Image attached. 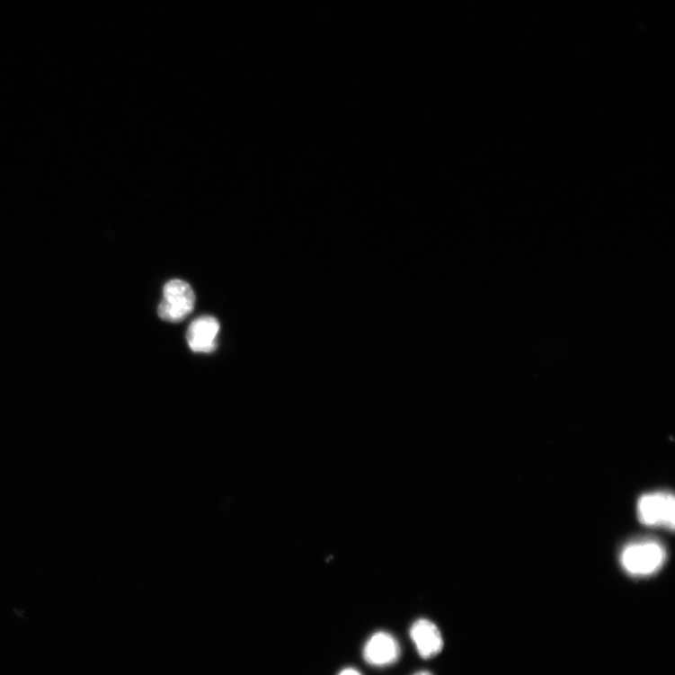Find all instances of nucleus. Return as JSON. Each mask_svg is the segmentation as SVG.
<instances>
[{
    "label": "nucleus",
    "instance_id": "1",
    "mask_svg": "<svg viewBox=\"0 0 675 675\" xmlns=\"http://www.w3.org/2000/svg\"><path fill=\"white\" fill-rule=\"evenodd\" d=\"M667 558L665 548L661 543L642 540L628 544L620 555V563L626 573L635 577H646L655 574Z\"/></svg>",
    "mask_w": 675,
    "mask_h": 675
},
{
    "label": "nucleus",
    "instance_id": "2",
    "mask_svg": "<svg viewBox=\"0 0 675 675\" xmlns=\"http://www.w3.org/2000/svg\"><path fill=\"white\" fill-rule=\"evenodd\" d=\"M194 306L195 295L188 282L172 280L164 288L158 314L164 321L180 323L192 313Z\"/></svg>",
    "mask_w": 675,
    "mask_h": 675
},
{
    "label": "nucleus",
    "instance_id": "6",
    "mask_svg": "<svg viewBox=\"0 0 675 675\" xmlns=\"http://www.w3.org/2000/svg\"><path fill=\"white\" fill-rule=\"evenodd\" d=\"M400 656V646L395 637L386 633L376 634L364 647L366 662L374 666L395 663Z\"/></svg>",
    "mask_w": 675,
    "mask_h": 675
},
{
    "label": "nucleus",
    "instance_id": "4",
    "mask_svg": "<svg viewBox=\"0 0 675 675\" xmlns=\"http://www.w3.org/2000/svg\"><path fill=\"white\" fill-rule=\"evenodd\" d=\"M220 332V323L210 315L195 319L189 326L187 342L195 353H211L217 348V336Z\"/></svg>",
    "mask_w": 675,
    "mask_h": 675
},
{
    "label": "nucleus",
    "instance_id": "3",
    "mask_svg": "<svg viewBox=\"0 0 675 675\" xmlns=\"http://www.w3.org/2000/svg\"><path fill=\"white\" fill-rule=\"evenodd\" d=\"M638 517L644 525L674 528L675 501L668 493L644 494L638 501Z\"/></svg>",
    "mask_w": 675,
    "mask_h": 675
},
{
    "label": "nucleus",
    "instance_id": "8",
    "mask_svg": "<svg viewBox=\"0 0 675 675\" xmlns=\"http://www.w3.org/2000/svg\"><path fill=\"white\" fill-rule=\"evenodd\" d=\"M413 675H433V674L428 671H421Z\"/></svg>",
    "mask_w": 675,
    "mask_h": 675
},
{
    "label": "nucleus",
    "instance_id": "7",
    "mask_svg": "<svg viewBox=\"0 0 675 675\" xmlns=\"http://www.w3.org/2000/svg\"><path fill=\"white\" fill-rule=\"evenodd\" d=\"M339 675H361L357 670L346 669L343 670Z\"/></svg>",
    "mask_w": 675,
    "mask_h": 675
},
{
    "label": "nucleus",
    "instance_id": "5",
    "mask_svg": "<svg viewBox=\"0 0 675 675\" xmlns=\"http://www.w3.org/2000/svg\"><path fill=\"white\" fill-rule=\"evenodd\" d=\"M410 636L423 660H431L439 656L444 648V640L440 628L429 620L420 619L413 624L410 630Z\"/></svg>",
    "mask_w": 675,
    "mask_h": 675
}]
</instances>
